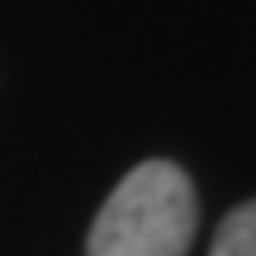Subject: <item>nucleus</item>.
Segmentation results:
<instances>
[{
    "label": "nucleus",
    "mask_w": 256,
    "mask_h": 256,
    "mask_svg": "<svg viewBox=\"0 0 256 256\" xmlns=\"http://www.w3.org/2000/svg\"><path fill=\"white\" fill-rule=\"evenodd\" d=\"M200 200L176 162H142L110 190L86 238V256H185Z\"/></svg>",
    "instance_id": "1"
},
{
    "label": "nucleus",
    "mask_w": 256,
    "mask_h": 256,
    "mask_svg": "<svg viewBox=\"0 0 256 256\" xmlns=\"http://www.w3.org/2000/svg\"><path fill=\"white\" fill-rule=\"evenodd\" d=\"M209 256H256V200L238 204L214 232Z\"/></svg>",
    "instance_id": "2"
}]
</instances>
